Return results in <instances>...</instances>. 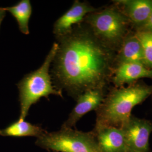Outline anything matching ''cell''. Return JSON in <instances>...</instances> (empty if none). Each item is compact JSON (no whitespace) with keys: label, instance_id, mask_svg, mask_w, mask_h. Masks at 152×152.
Wrapping results in <instances>:
<instances>
[{"label":"cell","instance_id":"6da1fadb","mask_svg":"<svg viewBox=\"0 0 152 152\" xmlns=\"http://www.w3.org/2000/svg\"><path fill=\"white\" fill-rule=\"evenodd\" d=\"M56 40L58 47L50 71L56 88L75 100L87 90L105 88L115 67V51L83 22Z\"/></svg>","mask_w":152,"mask_h":152},{"label":"cell","instance_id":"52a82bcc","mask_svg":"<svg viewBox=\"0 0 152 152\" xmlns=\"http://www.w3.org/2000/svg\"><path fill=\"white\" fill-rule=\"evenodd\" d=\"M105 88H96L87 90L76 99V104L61 127L73 128L87 113L96 110L103 102L105 96Z\"/></svg>","mask_w":152,"mask_h":152},{"label":"cell","instance_id":"5b68a950","mask_svg":"<svg viewBox=\"0 0 152 152\" xmlns=\"http://www.w3.org/2000/svg\"><path fill=\"white\" fill-rule=\"evenodd\" d=\"M35 145L42 149L58 152H102L92 131L83 132L61 127L46 132L36 139Z\"/></svg>","mask_w":152,"mask_h":152},{"label":"cell","instance_id":"30bf717a","mask_svg":"<svg viewBox=\"0 0 152 152\" xmlns=\"http://www.w3.org/2000/svg\"><path fill=\"white\" fill-rule=\"evenodd\" d=\"M142 78H152V69L140 64L125 63L115 65L111 80L116 86L120 87Z\"/></svg>","mask_w":152,"mask_h":152},{"label":"cell","instance_id":"9c48e42d","mask_svg":"<svg viewBox=\"0 0 152 152\" xmlns=\"http://www.w3.org/2000/svg\"><path fill=\"white\" fill-rule=\"evenodd\" d=\"M102 152H129L122 130L113 126L95 125L92 131Z\"/></svg>","mask_w":152,"mask_h":152},{"label":"cell","instance_id":"3957f363","mask_svg":"<svg viewBox=\"0 0 152 152\" xmlns=\"http://www.w3.org/2000/svg\"><path fill=\"white\" fill-rule=\"evenodd\" d=\"M58 47L57 42H54L42 65L24 76L16 85L20 103L19 120H26L32 105L41 98H48L51 95L63 98V91L55 86L50 70Z\"/></svg>","mask_w":152,"mask_h":152},{"label":"cell","instance_id":"8fae6325","mask_svg":"<svg viewBox=\"0 0 152 152\" xmlns=\"http://www.w3.org/2000/svg\"><path fill=\"white\" fill-rule=\"evenodd\" d=\"M123 12L137 29L147 22L152 12V0H123L115 1Z\"/></svg>","mask_w":152,"mask_h":152},{"label":"cell","instance_id":"2e32d148","mask_svg":"<svg viewBox=\"0 0 152 152\" xmlns=\"http://www.w3.org/2000/svg\"><path fill=\"white\" fill-rule=\"evenodd\" d=\"M137 31H142L152 32V12L146 23L141 27L137 29Z\"/></svg>","mask_w":152,"mask_h":152},{"label":"cell","instance_id":"4fadbf2b","mask_svg":"<svg viewBox=\"0 0 152 152\" xmlns=\"http://www.w3.org/2000/svg\"><path fill=\"white\" fill-rule=\"evenodd\" d=\"M46 131L41 126L34 125L25 120H18L5 129L0 130V135L4 137H34L42 136Z\"/></svg>","mask_w":152,"mask_h":152},{"label":"cell","instance_id":"8992f818","mask_svg":"<svg viewBox=\"0 0 152 152\" xmlns=\"http://www.w3.org/2000/svg\"><path fill=\"white\" fill-rule=\"evenodd\" d=\"M121 129L125 136L129 152H147L149 136L152 132V123L132 115Z\"/></svg>","mask_w":152,"mask_h":152},{"label":"cell","instance_id":"9a60e30c","mask_svg":"<svg viewBox=\"0 0 152 152\" xmlns=\"http://www.w3.org/2000/svg\"><path fill=\"white\" fill-rule=\"evenodd\" d=\"M135 34L141 43L145 65L152 69V32L137 31Z\"/></svg>","mask_w":152,"mask_h":152},{"label":"cell","instance_id":"5bb4252c","mask_svg":"<svg viewBox=\"0 0 152 152\" xmlns=\"http://www.w3.org/2000/svg\"><path fill=\"white\" fill-rule=\"evenodd\" d=\"M4 9L16 19L20 31L26 35L29 34V22L32 12L31 1L22 0L15 5L6 7Z\"/></svg>","mask_w":152,"mask_h":152},{"label":"cell","instance_id":"ba28073f","mask_svg":"<svg viewBox=\"0 0 152 152\" xmlns=\"http://www.w3.org/2000/svg\"><path fill=\"white\" fill-rule=\"evenodd\" d=\"M97 10L88 3L75 1L71 8L55 22L53 33L55 38H59L69 33L74 26L83 22L87 15Z\"/></svg>","mask_w":152,"mask_h":152},{"label":"cell","instance_id":"7a4b0ae2","mask_svg":"<svg viewBox=\"0 0 152 152\" xmlns=\"http://www.w3.org/2000/svg\"><path fill=\"white\" fill-rule=\"evenodd\" d=\"M152 94V86L131 83L128 87L114 89L105 95L96 110V125L121 129L130 118L131 111Z\"/></svg>","mask_w":152,"mask_h":152},{"label":"cell","instance_id":"7c38bea8","mask_svg":"<svg viewBox=\"0 0 152 152\" xmlns=\"http://www.w3.org/2000/svg\"><path fill=\"white\" fill-rule=\"evenodd\" d=\"M133 63L145 65L141 43L136 35H127L116 55L115 65Z\"/></svg>","mask_w":152,"mask_h":152},{"label":"cell","instance_id":"ac0fdd59","mask_svg":"<svg viewBox=\"0 0 152 152\" xmlns=\"http://www.w3.org/2000/svg\"><path fill=\"white\" fill-rule=\"evenodd\" d=\"M51 152H55V151H51Z\"/></svg>","mask_w":152,"mask_h":152},{"label":"cell","instance_id":"e0dca14e","mask_svg":"<svg viewBox=\"0 0 152 152\" xmlns=\"http://www.w3.org/2000/svg\"><path fill=\"white\" fill-rule=\"evenodd\" d=\"M6 11L4 7H0V26L1 24V23L3 21L4 18L6 15Z\"/></svg>","mask_w":152,"mask_h":152},{"label":"cell","instance_id":"277c9868","mask_svg":"<svg viewBox=\"0 0 152 152\" xmlns=\"http://www.w3.org/2000/svg\"><path fill=\"white\" fill-rule=\"evenodd\" d=\"M83 22L102 44L115 52L127 36L130 21L117 7L109 6L88 14Z\"/></svg>","mask_w":152,"mask_h":152}]
</instances>
